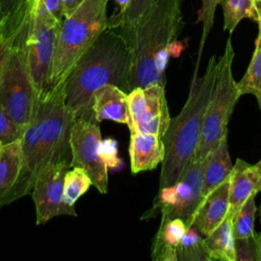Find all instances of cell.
Listing matches in <instances>:
<instances>
[{
	"mask_svg": "<svg viewBox=\"0 0 261 261\" xmlns=\"http://www.w3.org/2000/svg\"><path fill=\"white\" fill-rule=\"evenodd\" d=\"M63 85L64 82L38 94L20 139V171L12 189L0 201V208L30 195L37 177L49 164L70 162L69 137L75 117L65 104Z\"/></svg>",
	"mask_w": 261,
	"mask_h": 261,
	"instance_id": "6da1fadb",
	"label": "cell"
},
{
	"mask_svg": "<svg viewBox=\"0 0 261 261\" xmlns=\"http://www.w3.org/2000/svg\"><path fill=\"white\" fill-rule=\"evenodd\" d=\"M182 0H158L137 22L112 29L130 52L129 91L159 84L165 87V68L178 35L185 27Z\"/></svg>",
	"mask_w": 261,
	"mask_h": 261,
	"instance_id": "7a4b0ae2",
	"label": "cell"
},
{
	"mask_svg": "<svg viewBox=\"0 0 261 261\" xmlns=\"http://www.w3.org/2000/svg\"><path fill=\"white\" fill-rule=\"evenodd\" d=\"M130 52L123 38L106 28L84 52L64 80L66 106L75 118L95 120L93 95L105 85L129 92ZM96 121V120H95Z\"/></svg>",
	"mask_w": 261,
	"mask_h": 261,
	"instance_id": "3957f363",
	"label": "cell"
},
{
	"mask_svg": "<svg viewBox=\"0 0 261 261\" xmlns=\"http://www.w3.org/2000/svg\"><path fill=\"white\" fill-rule=\"evenodd\" d=\"M217 58L212 56L202 76L193 80L181 111L173 118L162 137L164 158L159 190L175 184L191 161L198 146L203 119L215 83Z\"/></svg>",
	"mask_w": 261,
	"mask_h": 261,
	"instance_id": "277c9868",
	"label": "cell"
},
{
	"mask_svg": "<svg viewBox=\"0 0 261 261\" xmlns=\"http://www.w3.org/2000/svg\"><path fill=\"white\" fill-rule=\"evenodd\" d=\"M31 6L32 0H24L11 14L10 41L0 76V106L22 130L30 122L38 96L25 52Z\"/></svg>",
	"mask_w": 261,
	"mask_h": 261,
	"instance_id": "5b68a950",
	"label": "cell"
},
{
	"mask_svg": "<svg viewBox=\"0 0 261 261\" xmlns=\"http://www.w3.org/2000/svg\"><path fill=\"white\" fill-rule=\"evenodd\" d=\"M108 0H85L59 23L53 61L52 87L64 82L84 52L107 28Z\"/></svg>",
	"mask_w": 261,
	"mask_h": 261,
	"instance_id": "8992f818",
	"label": "cell"
},
{
	"mask_svg": "<svg viewBox=\"0 0 261 261\" xmlns=\"http://www.w3.org/2000/svg\"><path fill=\"white\" fill-rule=\"evenodd\" d=\"M233 56V47L228 38L223 54L217 58L214 88L205 111L201 135L192 160L203 161L219 140L227 134V124L241 97L237 82L232 76Z\"/></svg>",
	"mask_w": 261,
	"mask_h": 261,
	"instance_id": "52a82bcc",
	"label": "cell"
},
{
	"mask_svg": "<svg viewBox=\"0 0 261 261\" xmlns=\"http://www.w3.org/2000/svg\"><path fill=\"white\" fill-rule=\"evenodd\" d=\"M59 23L60 21L47 11L41 0H32L25 52L37 94L52 88L51 75Z\"/></svg>",
	"mask_w": 261,
	"mask_h": 261,
	"instance_id": "ba28073f",
	"label": "cell"
},
{
	"mask_svg": "<svg viewBox=\"0 0 261 261\" xmlns=\"http://www.w3.org/2000/svg\"><path fill=\"white\" fill-rule=\"evenodd\" d=\"M202 185L203 161L191 159L175 184L158 190L152 208L142 216V219H148L160 213V221L178 218L188 227L192 226L197 209L204 198Z\"/></svg>",
	"mask_w": 261,
	"mask_h": 261,
	"instance_id": "9c48e42d",
	"label": "cell"
},
{
	"mask_svg": "<svg viewBox=\"0 0 261 261\" xmlns=\"http://www.w3.org/2000/svg\"><path fill=\"white\" fill-rule=\"evenodd\" d=\"M102 137L99 123L75 118L69 137L70 167H81L90 176L92 185L101 193L108 191V166L101 153Z\"/></svg>",
	"mask_w": 261,
	"mask_h": 261,
	"instance_id": "30bf717a",
	"label": "cell"
},
{
	"mask_svg": "<svg viewBox=\"0 0 261 261\" xmlns=\"http://www.w3.org/2000/svg\"><path fill=\"white\" fill-rule=\"evenodd\" d=\"M130 133H148L163 137L169 121V109L165 87L152 84L137 87L127 93Z\"/></svg>",
	"mask_w": 261,
	"mask_h": 261,
	"instance_id": "8fae6325",
	"label": "cell"
},
{
	"mask_svg": "<svg viewBox=\"0 0 261 261\" xmlns=\"http://www.w3.org/2000/svg\"><path fill=\"white\" fill-rule=\"evenodd\" d=\"M69 168V161L54 162L37 177L31 192L37 225L45 224L57 216H76L75 208L68 206L63 199L64 176Z\"/></svg>",
	"mask_w": 261,
	"mask_h": 261,
	"instance_id": "7c38bea8",
	"label": "cell"
},
{
	"mask_svg": "<svg viewBox=\"0 0 261 261\" xmlns=\"http://www.w3.org/2000/svg\"><path fill=\"white\" fill-rule=\"evenodd\" d=\"M228 186V212L230 220L252 196L261 191V172L255 164H249L238 158L232 166Z\"/></svg>",
	"mask_w": 261,
	"mask_h": 261,
	"instance_id": "4fadbf2b",
	"label": "cell"
},
{
	"mask_svg": "<svg viewBox=\"0 0 261 261\" xmlns=\"http://www.w3.org/2000/svg\"><path fill=\"white\" fill-rule=\"evenodd\" d=\"M229 179L206 195L200 203L193 225L203 237L214 230L227 216Z\"/></svg>",
	"mask_w": 261,
	"mask_h": 261,
	"instance_id": "5bb4252c",
	"label": "cell"
},
{
	"mask_svg": "<svg viewBox=\"0 0 261 261\" xmlns=\"http://www.w3.org/2000/svg\"><path fill=\"white\" fill-rule=\"evenodd\" d=\"M92 109L98 123L111 120L127 126L130 124L127 93L114 85H105L94 93Z\"/></svg>",
	"mask_w": 261,
	"mask_h": 261,
	"instance_id": "9a60e30c",
	"label": "cell"
},
{
	"mask_svg": "<svg viewBox=\"0 0 261 261\" xmlns=\"http://www.w3.org/2000/svg\"><path fill=\"white\" fill-rule=\"evenodd\" d=\"M128 153L134 174L152 170L164 158V145L158 135L148 133H130Z\"/></svg>",
	"mask_w": 261,
	"mask_h": 261,
	"instance_id": "2e32d148",
	"label": "cell"
},
{
	"mask_svg": "<svg viewBox=\"0 0 261 261\" xmlns=\"http://www.w3.org/2000/svg\"><path fill=\"white\" fill-rule=\"evenodd\" d=\"M232 166L226 134L203 160V197L208 195L223 181L229 179Z\"/></svg>",
	"mask_w": 261,
	"mask_h": 261,
	"instance_id": "e0dca14e",
	"label": "cell"
},
{
	"mask_svg": "<svg viewBox=\"0 0 261 261\" xmlns=\"http://www.w3.org/2000/svg\"><path fill=\"white\" fill-rule=\"evenodd\" d=\"M188 226L178 219L160 221L152 241L151 258L154 261H177V247Z\"/></svg>",
	"mask_w": 261,
	"mask_h": 261,
	"instance_id": "ac0fdd59",
	"label": "cell"
},
{
	"mask_svg": "<svg viewBox=\"0 0 261 261\" xmlns=\"http://www.w3.org/2000/svg\"><path fill=\"white\" fill-rule=\"evenodd\" d=\"M204 240L211 261H234V239L228 217L204 237Z\"/></svg>",
	"mask_w": 261,
	"mask_h": 261,
	"instance_id": "d6986e66",
	"label": "cell"
},
{
	"mask_svg": "<svg viewBox=\"0 0 261 261\" xmlns=\"http://www.w3.org/2000/svg\"><path fill=\"white\" fill-rule=\"evenodd\" d=\"M21 166L20 141L5 145L0 153V201L14 186Z\"/></svg>",
	"mask_w": 261,
	"mask_h": 261,
	"instance_id": "ffe728a7",
	"label": "cell"
},
{
	"mask_svg": "<svg viewBox=\"0 0 261 261\" xmlns=\"http://www.w3.org/2000/svg\"><path fill=\"white\" fill-rule=\"evenodd\" d=\"M240 95L251 94L257 102L261 110V25L258 24V35L255 41V49L251 62L244 76L237 82Z\"/></svg>",
	"mask_w": 261,
	"mask_h": 261,
	"instance_id": "44dd1931",
	"label": "cell"
},
{
	"mask_svg": "<svg viewBox=\"0 0 261 261\" xmlns=\"http://www.w3.org/2000/svg\"><path fill=\"white\" fill-rule=\"evenodd\" d=\"M219 4L223 11V30L230 34L244 18H250L257 23L260 20L256 0H220Z\"/></svg>",
	"mask_w": 261,
	"mask_h": 261,
	"instance_id": "7402d4cb",
	"label": "cell"
},
{
	"mask_svg": "<svg viewBox=\"0 0 261 261\" xmlns=\"http://www.w3.org/2000/svg\"><path fill=\"white\" fill-rule=\"evenodd\" d=\"M177 261H211L205 240L194 226L188 227L180 239Z\"/></svg>",
	"mask_w": 261,
	"mask_h": 261,
	"instance_id": "603a6c76",
	"label": "cell"
},
{
	"mask_svg": "<svg viewBox=\"0 0 261 261\" xmlns=\"http://www.w3.org/2000/svg\"><path fill=\"white\" fill-rule=\"evenodd\" d=\"M92 180L81 167H70L64 176L63 199L68 206L74 207L76 201L90 189Z\"/></svg>",
	"mask_w": 261,
	"mask_h": 261,
	"instance_id": "cb8c5ba5",
	"label": "cell"
},
{
	"mask_svg": "<svg viewBox=\"0 0 261 261\" xmlns=\"http://www.w3.org/2000/svg\"><path fill=\"white\" fill-rule=\"evenodd\" d=\"M257 195H252L238 210L231 219V232L233 239H242L251 236L254 229L255 215L257 211L255 198Z\"/></svg>",
	"mask_w": 261,
	"mask_h": 261,
	"instance_id": "d4e9b609",
	"label": "cell"
},
{
	"mask_svg": "<svg viewBox=\"0 0 261 261\" xmlns=\"http://www.w3.org/2000/svg\"><path fill=\"white\" fill-rule=\"evenodd\" d=\"M158 0H132L122 13H114L108 17L107 28L118 29L137 22Z\"/></svg>",
	"mask_w": 261,
	"mask_h": 261,
	"instance_id": "484cf974",
	"label": "cell"
},
{
	"mask_svg": "<svg viewBox=\"0 0 261 261\" xmlns=\"http://www.w3.org/2000/svg\"><path fill=\"white\" fill-rule=\"evenodd\" d=\"M234 261H261V231L234 239Z\"/></svg>",
	"mask_w": 261,
	"mask_h": 261,
	"instance_id": "4316f807",
	"label": "cell"
},
{
	"mask_svg": "<svg viewBox=\"0 0 261 261\" xmlns=\"http://www.w3.org/2000/svg\"><path fill=\"white\" fill-rule=\"evenodd\" d=\"M23 130L0 106V143L2 146L20 141Z\"/></svg>",
	"mask_w": 261,
	"mask_h": 261,
	"instance_id": "83f0119b",
	"label": "cell"
},
{
	"mask_svg": "<svg viewBox=\"0 0 261 261\" xmlns=\"http://www.w3.org/2000/svg\"><path fill=\"white\" fill-rule=\"evenodd\" d=\"M220 0H202V20H203V33L201 39L200 50L204 46V43L212 29L214 21V14L217 5H219Z\"/></svg>",
	"mask_w": 261,
	"mask_h": 261,
	"instance_id": "f1b7e54d",
	"label": "cell"
},
{
	"mask_svg": "<svg viewBox=\"0 0 261 261\" xmlns=\"http://www.w3.org/2000/svg\"><path fill=\"white\" fill-rule=\"evenodd\" d=\"M11 27H12L11 14L5 18L0 19V76L3 68L4 60L7 54L8 46H9Z\"/></svg>",
	"mask_w": 261,
	"mask_h": 261,
	"instance_id": "f546056e",
	"label": "cell"
},
{
	"mask_svg": "<svg viewBox=\"0 0 261 261\" xmlns=\"http://www.w3.org/2000/svg\"><path fill=\"white\" fill-rule=\"evenodd\" d=\"M47 11L53 15L58 21H61L64 17L63 6L61 0H41Z\"/></svg>",
	"mask_w": 261,
	"mask_h": 261,
	"instance_id": "4dcf8cb0",
	"label": "cell"
},
{
	"mask_svg": "<svg viewBox=\"0 0 261 261\" xmlns=\"http://www.w3.org/2000/svg\"><path fill=\"white\" fill-rule=\"evenodd\" d=\"M24 0H0V19L12 14Z\"/></svg>",
	"mask_w": 261,
	"mask_h": 261,
	"instance_id": "1f68e13d",
	"label": "cell"
},
{
	"mask_svg": "<svg viewBox=\"0 0 261 261\" xmlns=\"http://www.w3.org/2000/svg\"><path fill=\"white\" fill-rule=\"evenodd\" d=\"M64 16L70 15L85 0H61Z\"/></svg>",
	"mask_w": 261,
	"mask_h": 261,
	"instance_id": "d6a6232c",
	"label": "cell"
},
{
	"mask_svg": "<svg viewBox=\"0 0 261 261\" xmlns=\"http://www.w3.org/2000/svg\"><path fill=\"white\" fill-rule=\"evenodd\" d=\"M116 5L118 6V11L116 13H122L127 8L132 0H114Z\"/></svg>",
	"mask_w": 261,
	"mask_h": 261,
	"instance_id": "836d02e7",
	"label": "cell"
},
{
	"mask_svg": "<svg viewBox=\"0 0 261 261\" xmlns=\"http://www.w3.org/2000/svg\"><path fill=\"white\" fill-rule=\"evenodd\" d=\"M256 6H257V9H258V12H259V16H260V20H259V22L257 24L261 25V0L256 1Z\"/></svg>",
	"mask_w": 261,
	"mask_h": 261,
	"instance_id": "e575fe53",
	"label": "cell"
},
{
	"mask_svg": "<svg viewBox=\"0 0 261 261\" xmlns=\"http://www.w3.org/2000/svg\"><path fill=\"white\" fill-rule=\"evenodd\" d=\"M255 165L257 166V168H258V169H259V171L261 172V159H260V160H259Z\"/></svg>",
	"mask_w": 261,
	"mask_h": 261,
	"instance_id": "d590c367",
	"label": "cell"
},
{
	"mask_svg": "<svg viewBox=\"0 0 261 261\" xmlns=\"http://www.w3.org/2000/svg\"><path fill=\"white\" fill-rule=\"evenodd\" d=\"M259 218H260V223H261V205H260V208H259Z\"/></svg>",
	"mask_w": 261,
	"mask_h": 261,
	"instance_id": "8d00e7d4",
	"label": "cell"
},
{
	"mask_svg": "<svg viewBox=\"0 0 261 261\" xmlns=\"http://www.w3.org/2000/svg\"><path fill=\"white\" fill-rule=\"evenodd\" d=\"M2 148H3V146H2V144L0 143V153H1V151H2Z\"/></svg>",
	"mask_w": 261,
	"mask_h": 261,
	"instance_id": "74e56055",
	"label": "cell"
},
{
	"mask_svg": "<svg viewBox=\"0 0 261 261\" xmlns=\"http://www.w3.org/2000/svg\"><path fill=\"white\" fill-rule=\"evenodd\" d=\"M256 1H259V0H256Z\"/></svg>",
	"mask_w": 261,
	"mask_h": 261,
	"instance_id": "f35d334b",
	"label": "cell"
}]
</instances>
